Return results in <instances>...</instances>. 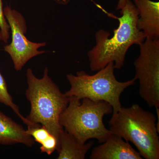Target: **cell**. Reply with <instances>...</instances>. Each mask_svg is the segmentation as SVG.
I'll use <instances>...</instances> for the list:
<instances>
[{
    "label": "cell",
    "mask_w": 159,
    "mask_h": 159,
    "mask_svg": "<svg viewBox=\"0 0 159 159\" xmlns=\"http://www.w3.org/2000/svg\"><path fill=\"white\" fill-rule=\"evenodd\" d=\"M120 13L119 17L112 15L118 20L119 26L111 37L109 32L103 29L96 32V45L88 53L91 70L99 71L111 62L115 69L122 68L129 48L145 41V34L137 26L139 11L130 0H127Z\"/></svg>",
    "instance_id": "cell-1"
},
{
    "label": "cell",
    "mask_w": 159,
    "mask_h": 159,
    "mask_svg": "<svg viewBox=\"0 0 159 159\" xmlns=\"http://www.w3.org/2000/svg\"><path fill=\"white\" fill-rule=\"evenodd\" d=\"M28 88L25 96L31 104V111L26 118L30 122L45 126L58 142L64 130L60 118L68 105L69 97L61 92L53 82L46 67L42 78H37L31 69L26 73Z\"/></svg>",
    "instance_id": "cell-2"
},
{
    "label": "cell",
    "mask_w": 159,
    "mask_h": 159,
    "mask_svg": "<svg viewBox=\"0 0 159 159\" xmlns=\"http://www.w3.org/2000/svg\"><path fill=\"white\" fill-rule=\"evenodd\" d=\"M156 117L138 104L122 107L109 121L112 134L132 143L145 159H159V131Z\"/></svg>",
    "instance_id": "cell-3"
},
{
    "label": "cell",
    "mask_w": 159,
    "mask_h": 159,
    "mask_svg": "<svg viewBox=\"0 0 159 159\" xmlns=\"http://www.w3.org/2000/svg\"><path fill=\"white\" fill-rule=\"evenodd\" d=\"M69 99L68 105L60 118L64 130L81 144L91 139H97L99 143L105 142L112 133L105 127L103 118L113 113L112 107L104 101L80 100L74 97Z\"/></svg>",
    "instance_id": "cell-4"
},
{
    "label": "cell",
    "mask_w": 159,
    "mask_h": 159,
    "mask_svg": "<svg viewBox=\"0 0 159 159\" xmlns=\"http://www.w3.org/2000/svg\"><path fill=\"white\" fill-rule=\"evenodd\" d=\"M114 63H109L105 67L94 75L84 71L77 72L76 75L69 74L66 78L70 88L65 94L68 97H74L80 99L88 98L94 101H104L113 107V113L117 112L122 106L120 96L129 87L134 85L135 77L125 82L117 80L114 74Z\"/></svg>",
    "instance_id": "cell-5"
},
{
    "label": "cell",
    "mask_w": 159,
    "mask_h": 159,
    "mask_svg": "<svg viewBox=\"0 0 159 159\" xmlns=\"http://www.w3.org/2000/svg\"><path fill=\"white\" fill-rule=\"evenodd\" d=\"M134 63L139 93L149 107H159V39L146 38Z\"/></svg>",
    "instance_id": "cell-6"
},
{
    "label": "cell",
    "mask_w": 159,
    "mask_h": 159,
    "mask_svg": "<svg viewBox=\"0 0 159 159\" xmlns=\"http://www.w3.org/2000/svg\"><path fill=\"white\" fill-rule=\"evenodd\" d=\"M4 13L11 32V42L5 46L4 51L10 55L15 69L20 71L31 58L45 53L38 49L46 43L32 42L27 38L25 20L19 12L7 6L4 9Z\"/></svg>",
    "instance_id": "cell-7"
},
{
    "label": "cell",
    "mask_w": 159,
    "mask_h": 159,
    "mask_svg": "<svg viewBox=\"0 0 159 159\" xmlns=\"http://www.w3.org/2000/svg\"><path fill=\"white\" fill-rule=\"evenodd\" d=\"M92 150L91 159H142L139 152L121 137L111 134Z\"/></svg>",
    "instance_id": "cell-8"
},
{
    "label": "cell",
    "mask_w": 159,
    "mask_h": 159,
    "mask_svg": "<svg viewBox=\"0 0 159 159\" xmlns=\"http://www.w3.org/2000/svg\"><path fill=\"white\" fill-rule=\"evenodd\" d=\"M139 11L137 26L145 37L159 39V3L150 0H134Z\"/></svg>",
    "instance_id": "cell-9"
},
{
    "label": "cell",
    "mask_w": 159,
    "mask_h": 159,
    "mask_svg": "<svg viewBox=\"0 0 159 159\" xmlns=\"http://www.w3.org/2000/svg\"><path fill=\"white\" fill-rule=\"evenodd\" d=\"M34 143L26 129L0 111V144H22L31 147Z\"/></svg>",
    "instance_id": "cell-10"
},
{
    "label": "cell",
    "mask_w": 159,
    "mask_h": 159,
    "mask_svg": "<svg viewBox=\"0 0 159 159\" xmlns=\"http://www.w3.org/2000/svg\"><path fill=\"white\" fill-rule=\"evenodd\" d=\"M94 142L81 144L72 135L64 130L60 135L57 151V159H84L93 147Z\"/></svg>",
    "instance_id": "cell-11"
},
{
    "label": "cell",
    "mask_w": 159,
    "mask_h": 159,
    "mask_svg": "<svg viewBox=\"0 0 159 159\" xmlns=\"http://www.w3.org/2000/svg\"><path fill=\"white\" fill-rule=\"evenodd\" d=\"M1 40L0 35V41ZM0 102L9 107L19 117L23 122L28 126H34L35 123L29 121L27 118L23 116L20 113L19 108L13 102L12 97L8 92V87L5 78L0 73Z\"/></svg>",
    "instance_id": "cell-12"
},
{
    "label": "cell",
    "mask_w": 159,
    "mask_h": 159,
    "mask_svg": "<svg viewBox=\"0 0 159 159\" xmlns=\"http://www.w3.org/2000/svg\"><path fill=\"white\" fill-rule=\"evenodd\" d=\"M10 27L6 20L4 13L2 1L0 0V35L1 40L7 43L10 37Z\"/></svg>",
    "instance_id": "cell-13"
},
{
    "label": "cell",
    "mask_w": 159,
    "mask_h": 159,
    "mask_svg": "<svg viewBox=\"0 0 159 159\" xmlns=\"http://www.w3.org/2000/svg\"><path fill=\"white\" fill-rule=\"evenodd\" d=\"M58 146V141L52 135L41 145L40 149L42 153H46L48 155H51L55 150H57Z\"/></svg>",
    "instance_id": "cell-14"
},
{
    "label": "cell",
    "mask_w": 159,
    "mask_h": 159,
    "mask_svg": "<svg viewBox=\"0 0 159 159\" xmlns=\"http://www.w3.org/2000/svg\"><path fill=\"white\" fill-rule=\"evenodd\" d=\"M126 1H127V0H119L117 9L121 10L125 6V4H126Z\"/></svg>",
    "instance_id": "cell-15"
},
{
    "label": "cell",
    "mask_w": 159,
    "mask_h": 159,
    "mask_svg": "<svg viewBox=\"0 0 159 159\" xmlns=\"http://www.w3.org/2000/svg\"><path fill=\"white\" fill-rule=\"evenodd\" d=\"M156 112L157 116V122L156 123L157 127V129L159 131V107H156Z\"/></svg>",
    "instance_id": "cell-16"
},
{
    "label": "cell",
    "mask_w": 159,
    "mask_h": 159,
    "mask_svg": "<svg viewBox=\"0 0 159 159\" xmlns=\"http://www.w3.org/2000/svg\"><path fill=\"white\" fill-rule=\"evenodd\" d=\"M54 1H56L60 4H66L69 2L70 0H54Z\"/></svg>",
    "instance_id": "cell-17"
}]
</instances>
